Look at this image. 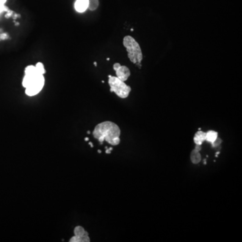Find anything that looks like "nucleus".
<instances>
[{"instance_id":"6e6552de","label":"nucleus","mask_w":242,"mask_h":242,"mask_svg":"<svg viewBox=\"0 0 242 242\" xmlns=\"http://www.w3.org/2000/svg\"><path fill=\"white\" fill-rule=\"evenodd\" d=\"M89 0H76L75 8L76 11L79 13L84 12L88 8Z\"/></svg>"},{"instance_id":"9d476101","label":"nucleus","mask_w":242,"mask_h":242,"mask_svg":"<svg viewBox=\"0 0 242 242\" xmlns=\"http://www.w3.org/2000/svg\"><path fill=\"white\" fill-rule=\"evenodd\" d=\"M218 137V132L215 131H208L206 132V139L205 141L211 145L213 143Z\"/></svg>"},{"instance_id":"4be33fe9","label":"nucleus","mask_w":242,"mask_h":242,"mask_svg":"<svg viewBox=\"0 0 242 242\" xmlns=\"http://www.w3.org/2000/svg\"><path fill=\"white\" fill-rule=\"evenodd\" d=\"M88 134H90V131H88Z\"/></svg>"},{"instance_id":"423d86ee","label":"nucleus","mask_w":242,"mask_h":242,"mask_svg":"<svg viewBox=\"0 0 242 242\" xmlns=\"http://www.w3.org/2000/svg\"><path fill=\"white\" fill-rule=\"evenodd\" d=\"M113 69L116 71V74H117V78L123 81H127L131 75L130 70H129V69L127 66L121 65L118 63L114 64Z\"/></svg>"},{"instance_id":"39448f33","label":"nucleus","mask_w":242,"mask_h":242,"mask_svg":"<svg viewBox=\"0 0 242 242\" xmlns=\"http://www.w3.org/2000/svg\"><path fill=\"white\" fill-rule=\"evenodd\" d=\"M74 236H73L69 242H89L90 239L89 235L84 227L81 226H77L74 229Z\"/></svg>"},{"instance_id":"f257e3e1","label":"nucleus","mask_w":242,"mask_h":242,"mask_svg":"<svg viewBox=\"0 0 242 242\" xmlns=\"http://www.w3.org/2000/svg\"><path fill=\"white\" fill-rule=\"evenodd\" d=\"M120 135V128L111 121H104L97 125L93 131V136L101 145L106 141L113 146L118 145L121 142Z\"/></svg>"},{"instance_id":"2eb2a0df","label":"nucleus","mask_w":242,"mask_h":242,"mask_svg":"<svg viewBox=\"0 0 242 242\" xmlns=\"http://www.w3.org/2000/svg\"><path fill=\"white\" fill-rule=\"evenodd\" d=\"M8 38V35L6 34H2L0 35V40H5Z\"/></svg>"},{"instance_id":"dca6fc26","label":"nucleus","mask_w":242,"mask_h":242,"mask_svg":"<svg viewBox=\"0 0 242 242\" xmlns=\"http://www.w3.org/2000/svg\"><path fill=\"white\" fill-rule=\"evenodd\" d=\"M106 149H107V150H106V153H107V154H111V151H112V150H113V149H112V147L108 148V147H106Z\"/></svg>"},{"instance_id":"f8f14e48","label":"nucleus","mask_w":242,"mask_h":242,"mask_svg":"<svg viewBox=\"0 0 242 242\" xmlns=\"http://www.w3.org/2000/svg\"><path fill=\"white\" fill-rule=\"evenodd\" d=\"M35 67H36V69H37V71L41 74L44 75L46 73L45 69L44 67V65H43V64L42 63H40V62L37 63H36V65H35Z\"/></svg>"},{"instance_id":"aec40b11","label":"nucleus","mask_w":242,"mask_h":242,"mask_svg":"<svg viewBox=\"0 0 242 242\" xmlns=\"http://www.w3.org/2000/svg\"><path fill=\"white\" fill-rule=\"evenodd\" d=\"M98 152L99 154H101V153H102V151H101L100 150H98Z\"/></svg>"},{"instance_id":"1a4fd4ad","label":"nucleus","mask_w":242,"mask_h":242,"mask_svg":"<svg viewBox=\"0 0 242 242\" xmlns=\"http://www.w3.org/2000/svg\"><path fill=\"white\" fill-rule=\"evenodd\" d=\"M206 139V132L202 131H198L194 136V142L197 145H202L203 143Z\"/></svg>"},{"instance_id":"ddd939ff","label":"nucleus","mask_w":242,"mask_h":242,"mask_svg":"<svg viewBox=\"0 0 242 242\" xmlns=\"http://www.w3.org/2000/svg\"><path fill=\"white\" fill-rule=\"evenodd\" d=\"M6 2V0H0V14L2 12H8L9 9L4 5L5 3Z\"/></svg>"},{"instance_id":"4468645a","label":"nucleus","mask_w":242,"mask_h":242,"mask_svg":"<svg viewBox=\"0 0 242 242\" xmlns=\"http://www.w3.org/2000/svg\"><path fill=\"white\" fill-rule=\"evenodd\" d=\"M221 143H222L221 139L220 138L217 137V139H216V140H215V141L211 145H212V147H213V148H217V147L220 146V145L221 144Z\"/></svg>"},{"instance_id":"6ab92c4d","label":"nucleus","mask_w":242,"mask_h":242,"mask_svg":"<svg viewBox=\"0 0 242 242\" xmlns=\"http://www.w3.org/2000/svg\"><path fill=\"white\" fill-rule=\"evenodd\" d=\"M204 165H206V164H207V162H206V159H205V160H204Z\"/></svg>"},{"instance_id":"412c9836","label":"nucleus","mask_w":242,"mask_h":242,"mask_svg":"<svg viewBox=\"0 0 242 242\" xmlns=\"http://www.w3.org/2000/svg\"><path fill=\"white\" fill-rule=\"evenodd\" d=\"M94 65H95V66H96V65H97V63H96V62H94Z\"/></svg>"},{"instance_id":"a211bd4d","label":"nucleus","mask_w":242,"mask_h":242,"mask_svg":"<svg viewBox=\"0 0 242 242\" xmlns=\"http://www.w3.org/2000/svg\"><path fill=\"white\" fill-rule=\"evenodd\" d=\"M85 141H89V138H88V137L85 138Z\"/></svg>"},{"instance_id":"f03ea898","label":"nucleus","mask_w":242,"mask_h":242,"mask_svg":"<svg viewBox=\"0 0 242 242\" xmlns=\"http://www.w3.org/2000/svg\"><path fill=\"white\" fill-rule=\"evenodd\" d=\"M45 79L34 65H29L25 69V75L22 80V85L26 88V94L33 96L42 90Z\"/></svg>"},{"instance_id":"7ed1b4c3","label":"nucleus","mask_w":242,"mask_h":242,"mask_svg":"<svg viewBox=\"0 0 242 242\" xmlns=\"http://www.w3.org/2000/svg\"><path fill=\"white\" fill-rule=\"evenodd\" d=\"M123 45L127 49L128 57L135 64L141 63L143 60V53L139 43L131 36H126L123 39Z\"/></svg>"},{"instance_id":"20e7f679","label":"nucleus","mask_w":242,"mask_h":242,"mask_svg":"<svg viewBox=\"0 0 242 242\" xmlns=\"http://www.w3.org/2000/svg\"><path fill=\"white\" fill-rule=\"evenodd\" d=\"M108 84L110 87V92H114L118 97L127 98L129 93L131 91V88L125 84V81L121 80L117 77L108 75Z\"/></svg>"},{"instance_id":"f3484780","label":"nucleus","mask_w":242,"mask_h":242,"mask_svg":"<svg viewBox=\"0 0 242 242\" xmlns=\"http://www.w3.org/2000/svg\"><path fill=\"white\" fill-rule=\"evenodd\" d=\"M89 145H90V146H91L92 147H94V145H93V144L92 143H91V142H89Z\"/></svg>"},{"instance_id":"0eeeda50","label":"nucleus","mask_w":242,"mask_h":242,"mask_svg":"<svg viewBox=\"0 0 242 242\" xmlns=\"http://www.w3.org/2000/svg\"><path fill=\"white\" fill-rule=\"evenodd\" d=\"M201 145H196V147L194 150H192L190 154L191 161L194 164H198L201 161V155L200 151L201 150Z\"/></svg>"},{"instance_id":"9b49d317","label":"nucleus","mask_w":242,"mask_h":242,"mask_svg":"<svg viewBox=\"0 0 242 242\" xmlns=\"http://www.w3.org/2000/svg\"><path fill=\"white\" fill-rule=\"evenodd\" d=\"M99 5V1L98 0H89L88 3V8L90 10L93 11L95 10L98 8Z\"/></svg>"}]
</instances>
